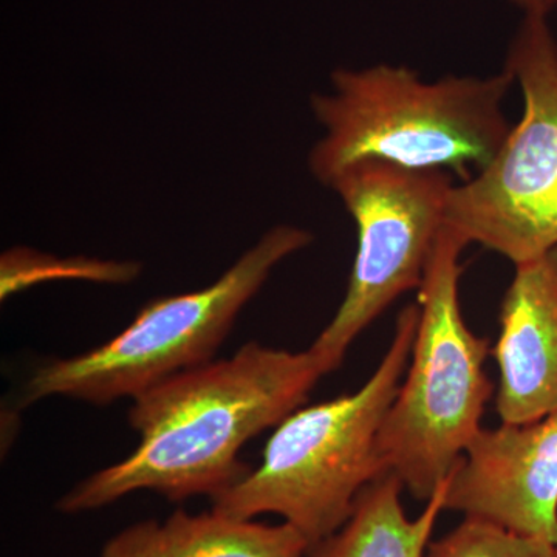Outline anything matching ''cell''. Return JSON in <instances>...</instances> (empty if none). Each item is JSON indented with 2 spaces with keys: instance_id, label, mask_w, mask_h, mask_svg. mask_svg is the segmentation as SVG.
I'll list each match as a JSON object with an SVG mask.
<instances>
[{
  "instance_id": "1",
  "label": "cell",
  "mask_w": 557,
  "mask_h": 557,
  "mask_svg": "<svg viewBox=\"0 0 557 557\" xmlns=\"http://www.w3.org/2000/svg\"><path fill=\"white\" fill-rule=\"evenodd\" d=\"M321 376L310 350L248 343L231 358L161 381L132 403L134 453L73 486L58 511H97L137 491L170 502L219 497L251 471L242 448L302 408Z\"/></svg>"
},
{
  "instance_id": "2",
  "label": "cell",
  "mask_w": 557,
  "mask_h": 557,
  "mask_svg": "<svg viewBox=\"0 0 557 557\" xmlns=\"http://www.w3.org/2000/svg\"><path fill=\"white\" fill-rule=\"evenodd\" d=\"M333 90L311 98L324 137L311 149V174L329 186L344 168L379 160L443 171L461 182L494 160L511 132L505 101L515 79L449 75L424 81L405 65L338 69Z\"/></svg>"
},
{
  "instance_id": "3",
  "label": "cell",
  "mask_w": 557,
  "mask_h": 557,
  "mask_svg": "<svg viewBox=\"0 0 557 557\" xmlns=\"http://www.w3.org/2000/svg\"><path fill=\"white\" fill-rule=\"evenodd\" d=\"M418 318L417 304L399 311L386 355L359 391L282 420L260 467L212 498V509L245 520L278 516L310 547L336 533L361 491L383 474L380 429L408 369Z\"/></svg>"
},
{
  "instance_id": "4",
  "label": "cell",
  "mask_w": 557,
  "mask_h": 557,
  "mask_svg": "<svg viewBox=\"0 0 557 557\" xmlns=\"http://www.w3.org/2000/svg\"><path fill=\"white\" fill-rule=\"evenodd\" d=\"M468 247L449 226L440 234L418 299V327L405 383L379 434L383 472H394L417 500H429L478 437L493 384L490 341L465 322L460 256Z\"/></svg>"
},
{
  "instance_id": "5",
  "label": "cell",
  "mask_w": 557,
  "mask_h": 557,
  "mask_svg": "<svg viewBox=\"0 0 557 557\" xmlns=\"http://www.w3.org/2000/svg\"><path fill=\"white\" fill-rule=\"evenodd\" d=\"M311 242L310 231L274 226L209 287L153 299L115 338L40 366L25 383L21 408L50 397L108 406L208 364L274 267Z\"/></svg>"
},
{
  "instance_id": "6",
  "label": "cell",
  "mask_w": 557,
  "mask_h": 557,
  "mask_svg": "<svg viewBox=\"0 0 557 557\" xmlns=\"http://www.w3.org/2000/svg\"><path fill=\"white\" fill-rule=\"evenodd\" d=\"M504 69L522 91V119L485 170L453 186L446 226L516 267L557 248V36L549 17H522Z\"/></svg>"
},
{
  "instance_id": "7",
  "label": "cell",
  "mask_w": 557,
  "mask_h": 557,
  "mask_svg": "<svg viewBox=\"0 0 557 557\" xmlns=\"http://www.w3.org/2000/svg\"><path fill=\"white\" fill-rule=\"evenodd\" d=\"M454 185L448 172L379 160L350 164L329 183L357 225L358 249L346 298L309 348L324 375L399 296L420 289Z\"/></svg>"
},
{
  "instance_id": "8",
  "label": "cell",
  "mask_w": 557,
  "mask_h": 557,
  "mask_svg": "<svg viewBox=\"0 0 557 557\" xmlns=\"http://www.w3.org/2000/svg\"><path fill=\"white\" fill-rule=\"evenodd\" d=\"M445 509L557 547V410L482 429L449 474Z\"/></svg>"
},
{
  "instance_id": "9",
  "label": "cell",
  "mask_w": 557,
  "mask_h": 557,
  "mask_svg": "<svg viewBox=\"0 0 557 557\" xmlns=\"http://www.w3.org/2000/svg\"><path fill=\"white\" fill-rule=\"evenodd\" d=\"M502 423L525 424L557 410V248L516 265L493 350Z\"/></svg>"
},
{
  "instance_id": "10",
  "label": "cell",
  "mask_w": 557,
  "mask_h": 557,
  "mask_svg": "<svg viewBox=\"0 0 557 557\" xmlns=\"http://www.w3.org/2000/svg\"><path fill=\"white\" fill-rule=\"evenodd\" d=\"M296 528L231 518L211 508L177 509L164 520H139L109 539L98 557H306Z\"/></svg>"
},
{
  "instance_id": "11",
  "label": "cell",
  "mask_w": 557,
  "mask_h": 557,
  "mask_svg": "<svg viewBox=\"0 0 557 557\" xmlns=\"http://www.w3.org/2000/svg\"><path fill=\"white\" fill-rule=\"evenodd\" d=\"M401 480L383 472L355 502L350 518L332 536L309 548L306 557H424L435 523L445 509L448 479L416 519L401 504Z\"/></svg>"
},
{
  "instance_id": "12",
  "label": "cell",
  "mask_w": 557,
  "mask_h": 557,
  "mask_svg": "<svg viewBox=\"0 0 557 557\" xmlns=\"http://www.w3.org/2000/svg\"><path fill=\"white\" fill-rule=\"evenodd\" d=\"M135 262L98 259H54L30 249H11L2 256V299L13 293L50 278H87V281L127 284L138 276Z\"/></svg>"
},
{
  "instance_id": "13",
  "label": "cell",
  "mask_w": 557,
  "mask_h": 557,
  "mask_svg": "<svg viewBox=\"0 0 557 557\" xmlns=\"http://www.w3.org/2000/svg\"><path fill=\"white\" fill-rule=\"evenodd\" d=\"M424 557H557V547L487 520L465 518L448 534L431 542Z\"/></svg>"
},
{
  "instance_id": "14",
  "label": "cell",
  "mask_w": 557,
  "mask_h": 557,
  "mask_svg": "<svg viewBox=\"0 0 557 557\" xmlns=\"http://www.w3.org/2000/svg\"><path fill=\"white\" fill-rule=\"evenodd\" d=\"M523 16L549 17L557 9V0H508Z\"/></svg>"
}]
</instances>
